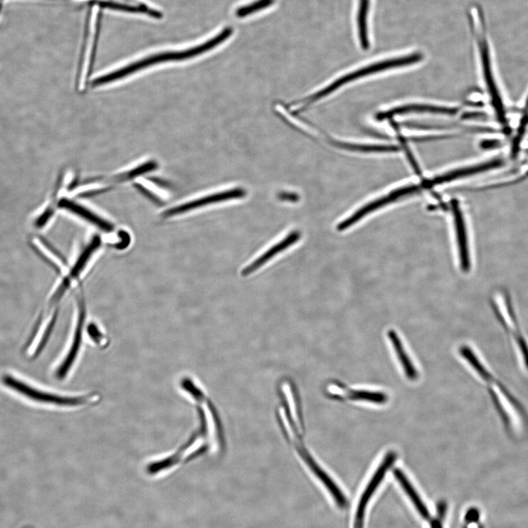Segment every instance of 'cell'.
Here are the masks:
<instances>
[{
  "instance_id": "cb8c5ba5",
  "label": "cell",
  "mask_w": 528,
  "mask_h": 528,
  "mask_svg": "<svg viewBox=\"0 0 528 528\" xmlns=\"http://www.w3.org/2000/svg\"><path fill=\"white\" fill-rule=\"evenodd\" d=\"M100 6L102 8H106L110 9L112 10H117V11H127L130 13H137V12H147L150 14L152 16H154L155 17H161V14L158 12L149 11L148 9L146 7H134V6H129L123 4H119L113 2H100Z\"/></svg>"
},
{
  "instance_id": "d4e9b609",
  "label": "cell",
  "mask_w": 528,
  "mask_h": 528,
  "mask_svg": "<svg viewBox=\"0 0 528 528\" xmlns=\"http://www.w3.org/2000/svg\"><path fill=\"white\" fill-rule=\"evenodd\" d=\"M278 197L280 200L283 201L297 202L299 199L298 196L293 194H281Z\"/></svg>"
},
{
  "instance_id": "603a6c76",
  "label": "cell",
  "mask_w": 528,
  "mask_h": 528,
  "mask_svg": "<svg viewBox=\"0 0 528 528\" xmlns=\"http://www.w3.org/2000/svg\"><path fill=\"white\" fill-rule=\"evenodd\" d=\"M274 2L275 0H258V1H255L252 4L239 8L236 11V16L238 18H244L255 13L256 11L270 7L274 4Z\"/></svg>"
},
{
  "instance_id": "d6986e66",
  "label": "cell",
  "mask_w": 528,
  "mask_h": 528,
  "mask_svg": "<svg viewBox=\"0 0 528 528\" xmlns=\"http://www.w3.org/2000/svg\"><path fill=\"white\" fill-rule=\"evenodd\" d=\"M389 334V339L395 349L399 361L407 378L411 380L416 379L418 376L416 370L411 361L409 356L406 353L401 339L398 338L396 332L394 330H391Z\"/></svg>"
},
{
  "instance_id": "9a60e30c",
  "label": "cell",
  "mask_w": 528,
  "mask_h": 528,
  "mask_svg": "<svg viewBox=\"0 0 528 528\" xmlns=\"http://www.w3.org/2000/svg\"><path fill=\"white\" fill-rule=\"evenodd\" d=\"M300 237V232L297 231H292L289 234V236H287L284 239H283L282 241L274 245L265 253H263L255 261L250 263L248 267L243 270L242 275L244 277H246L253 273L258 269L263 266L268 261L271 260L275 255L297 243Z\"/></svg>"
},
{
  "instance_id": "484cf974",
  "label": "cell",
  "mask_w": 528,
  "mask_h": 528,
  "mask_svg": "<svg viewBox=\"0 0 528 528\" xmlns=\"http://www.w3.org/2000/svg\"><path fill=\"white\" fill-rule=\"evenodd\" d=\"M499 146V142L497 140H485L481 144V147L485 149H494Z\"/></svg>"
},
{
  "instance_id": "3957f363",
  "label": "cell",
  "mask_w": 528,
  "mask_h": 528,
  "mask_svg": "<svg viewBox=\"0 0 528 528\" xmlns=\"http://www.w3.org/2000/svg\"><path fill=\"white\" fill-rule=\"evenodd\" d=\"M471 30L476 38L480 58L482 64L483 74L492 104L498 121L503 125L507 124L506 112L500 91L495 79L492 65L490 46L487 37L485 16L480 6H473L468 13Z\"/></svg>"
},
{
  "instance_id": "2e32d148",
  "label": "cell",
  "mask_w": 528,
  "mask_h": 528,
  "mask_svg": "<svg viewBox=\"0 0 528 528\" xmlns=\"http://www.w3.org/2000/svg\"><path fill=\"white\" fill-rule=\"evenodd\" d=\"M458 112V109L437 107L424 105H410L395 107L386 112L380 113L377 117L379 120L392 117L395 115L408 114L411 112H429L435 114L454 115Z\"/></svg>"
},
{
  "instance_id": "83f0119b",
  "label": "cell",
  "mask_w": 528,
  "mask_h": 528,
  "mask_svg": "<svg viewBox=\"0 0 528 528\" xmlns=\"http://www.w3.org/2000/svg\"><path fill=\"white\" fill-rule=\"evenodd\" d=\"M525 107H526V110H528V97H527V98L526 100Z\"/></svg>"
},
{
  "instance_id": "e0dca14e",
  "label": "cell",
  "mask_w": 528,
  "mask_h": 528,
  "mask_svg": "<svg viewBox=\"0 0 528 528\" xmlns=\"http://www.w3.org/2000/svg\"><path fill=\"white\" fill-rule=\"evenodd\" d=\"M370 5L371 0H359L357 16V30L359 42L364 51H367L370 46L368 31Z\"/></svg>"
},
{
  "instance_id": "ffe728a7",
  "label": "cell",
  "mask_w": 528,
  "mask_h": 528,
  "mask_svg": "<svg viewBox=\"0 0 528 528\" xmlns=\"http://www.w3.org/2000/svg\"><path fill=\"white\" fill-rule=\"evenodd\" d=\"M394 475L403 489L407 493L408 496L411 498L412 501L414 503V505L416 506V509H418L422 517L425 519H429L430 514L426 507L424 506L423 502L421 501L420 497L416 493L413 487L409 482V480L406 478L403 472L399 469H396L394 470Z\"/></svg>"
},
{
  "instance_id": "30bf717a",
  "label": "cell",
  "mask_w": 528,
  "mask_h": 528,
  "mask_svg": "<svg viewBox=\"0 0 528 528\" xmlns=\"http://www.w3.org/2000/svg\"><path fill=\"white\" fill-rule=\"evenodd\" d=\"M396 459V455L395 453L391 451L388 453L373 476L371 482L368 485L361 497V501L359 502V507L356 514L354 528H364V520L368 502L378 486L380 485L384 477H385L386 473L395 462Z\"/></svg>"
},
{
  "instance_id": "7a4b0ae2",
  "label": "cell",
  "mask_w": 528,
  "mask_h": 528,
  "mask_svg": "<svg viewBox=\"0 0 528 528\" xmlns=\"http://www.w3.org/2000/svg\"><path fill=\"white\" fill-rule=\"evenodd\" d=\"M233 33L232 28H226L217 36L206 43L191 49L179 52H169L154 55L145 59L134 62L127 66L116 70L111 73L95 79L92 83L93 87L102 86L110 83L119 80L131 75L139 70L149 68L158 63L181 61L193 58L208 52L216 46L225 42Z\"/></svg>"
},
{
  "instance_id": "9c48e42d",
  "label": "cell",
  "mask_w": 528,
  "mask_h": 528,
  "mask_svg": "<svg viewBox=\"0 0 528 528\" xmlns=\"http://www.w3.org/2000/svg\"><path fill=\"white\" fill-rule=\"evenodd\" d=\"M78 301V316L73 336V341H72L70 349L65 356V359H64V361L58 368L56 371V376L60 379L65 378L71 367L73 366L82 344L83 329L86 319V305L83 290L80 292Z\"/></svg>"
},
{
  "instance_id": "8992f818",
  "label": "cell",
  "mask_w": 528,
  "mask_h": 528,
  "mask_svg": "<svg viewBox=\"0 0 528 528\" xmlns=\"http://www.w3.org/2000/svg\"><path fill=\"white\" fill-rule=\"evenodd\" d=\"M101 243V238L99 236H95L90 240V243L81 252L74 265L71 267L68 274L60 280V283L52 292L49 301H48V310L56 308V307L65 295L72 282L76 280L80 276L93 255L100 248Z\"/></svg>"
},
{
  "instance_id": "277c9868",
  "label": "cell",
  "mask_w": 528,
  "mask_h": 528,
  "mask_svg": "<svg viewBox=\"0 0 528 528\" xmlns=\"http://www.w3.org/2000/svg\"><path fill=\"white\" fill-rule=\"evenodd\" d=\"M423 56L420 53H415L400 58H392L374 63L371 65L363 67L344 77L336 80L324 89L315 93L314 95L305 98L300 102L302 104L300 110H304L310 105L319 102L322 99L328 97L332 93L339 90L340 88L357 80L361 79L369 75L379 73L389 69L411 65L421 61Z\"/></svg>"
},
{
  "instance_id": "ba28073f",
  "label": "cell",
  "mask_w": 528,
  "mask_h": 528,
  "mask_svg": "<svg viewBox=\"0 0 528 528\" xmlns=\"http://www.w3.org/2000/svg\"><path fill=\"white\" fill-rule=\"evenodd\" d=\"M246 196V191L243 188H236L221 193L209 195L201 199L189 201L181 205L165 210L162 213L164 220L170 219L176 216L185 213L191 210L197 209L205 206L216 203H221L233 199H243Z\"/></svg>"
},
{
  "instance_id": "7c38bea8",
  "label": "cell",
  "mask_w": 528,
  "mask_h": 528,
  "mask_svg": "<svg viewBox=\"0 0 528 528\" xmlns=\"http://www.w3.org/2000/svg\"><path fill=\"white\" fill-rule=\"evenodd\" d=\"M451 206L458 237L461 268L464 273H468L470 270L471 262L465 221L459 202L453 200Z\"/></svg>"
},
{
  "instance_id": "4316f807",
  "label": "cell",
  "mask_w": 528,
  "mask_h": 528,
  "mask_svg": "<svg viewBox=\"0 0 528 528\" xmlns=\"http://www.w3.org/2000/svg\"><path fill=\"white\" fill-rule=\"evenodd\" d=\"M432 528H442L441 521L437 519L432 522Z\"/></svg>"
},
{
  "instance_id": "f1b7e54d",
  "label": "cell",
  "mask_w": 528,
  "mask_h": 528,
  "mask_svg": "<svg viewBox=\"0 0 528 528\" xmlns=\"http://www.w3.org/2000/svg\"><path fill=\"white\" fill-rule=\"evenodd\" d=\"M26 528H30V527H26Z\"/></svg>"
},
{
  "instance_id": "52a82bcc",
  "label": "cell",
  "mask_w": 528,
  "mask_h": 528,
  "mask_svg": "<svg viewBox=\"0 0 528 528\" xmlns=\"http://www.w3.org/2000/svg\"><path fill=\"white\" fill-rule=\"evenodd\" d=\"M421 189H423L422 185H411L397 189L391 191L390 194L372 201L357 210L348 219L339 223L337 229L339 231H343L361 221L374 211L391 204L401 198L413 195L418 193Z\"/></svg>"
},
{
  "instance_id": "8fae6325",
  "label": "cell",
  "mask_w": 528,
  "mask_h": 528,
  "mask_svg": "<svg viewBox=\"0 0 528 528\" xmlns=\"http://www.w3.org/2000/svg\"><path fill=\"white\" fill-rule=\"evenodd\" d=\"M504 162L500 159H492L477 165L463 167L462 169L447 173L439 177L428 181L422 184L423 188H430L434 186L443 184L455 180L469 177L479 174L485 173L503 166Z\"/></svg>"
},
{
  "instance_id": "44dd1931",
  "label": "cell",
  "mask_w": 528,
  "mask_h": 528,
  "mask_svg": "<svg viewBox=\"0 0 528 528\" xmlns=\"http://www.w3.org/2000/svg\"><path fill=\"white\" fill-rule=\"evenodd\" d=\"M332 144L336 147H339L344 150L355 152H396L398 149L394 147H381V146H367V145H359V144H352L344 142H334L332 141Z\"/></svg>"
},
{
  "instance_id": "7402d4cb",
  "label": "cell",
  "mask_w": 528,
  "mask_h": 528,
  "mask_svg": "<svg viewBox=\"0 0 528 528\" xmlns=\"http://www.w3.org/2000/svg\"><path fill=\"white\" fill-rule=\"evenodd\" d=\"M349 398L351 400L366 401L376 403H384L388 401V396L385 394L368 391H351Z\"/></svg>"
},
{
  "instance_id": "5b68a950",
  "label": "cell",
  "mask_w": 528,
  "mask_h": 528,
  "mask_svg": "<svg viewBox=\"0 0 528 528\" xmlns=\"http://www.w3.org/2000/svg\"><path fill=\"white\" fill-rule=\"evenodd\" d=\"M2 381L9 389L33 401L43 403L56 404L63 406H77L88 403L95 399V396L66 397L44 392L34 389L28 386V384L8 374L3 376Z\"/></svg>"
},
{
  "instance_id": "6da1fadb",
  "label": "cell",
  "mask_w": 528,
  "mask_h": 528,
  "mask_svg": "<svg viewBox=\"0 0 528 528\" xmlns=\"http://www.w3.org/2000/svg\"><path fill=\"white\" fill-rule=\"evenodd\" d=\"M275 418L285 441L310 475L324 485L340 508L347 507V500L332 478L322 467L306 440V427L302 398L297 396H284L278 400Z\"/></svg>"
},
{
  "instance_id": "ac0fdd59",
  "label": "cell",
  "mask_w": 528,
  "mask_h": 528,
  "mask_svg": "<svg viewBox=\"0 0 528 528\" xmlns=\"http://www.w3.org/2000/svg\"><path fill=\"white\" fill-rule=\"evenodd\" d=\"M507 305L508 308V314L512 322V326L506 328V329L509 330L511 332L515 342L517 344L519 350L523 359L524 365L528 371V344L523 336V334L520 330L517 320L516 319L512 302L509 300V299H507Z\"/></svg>"
},
{
  "instance_id": "4fadbf2b",
  "label": "cell",
  "mask_w": 528,
  "mask_h": 528,
  "mask_svg": "<svg viewBox=\"0 0 528 528\" xmlns=\"http://www.w3.org/2000/svg\"><path fill=\"white\" fill-rule=\"evenodd\" d=\"M57 208L58 209L65 210L78 216V217L85 221L97 227L103 232L110 233L114 231V225L112 223L74 201L65 198L59 199L58 196Z\"/></svg>"
},
{
  "instance_id": "5bb4252c",
  "label": "cell",
  "mask_w": 528,
  "mask_h": 528,
  "mask_svg": "<svg viewBox=\"0 0 528 528\" xmlns=\"http://www.w3.org/2000/svg\"><path fill=\"white\" fill-rule=\"evenodd\" d=\"M63 174H60L53 195L49 201L37 210L31 217L32 227L38 231H42L49 226L53 220L57 208V199L62 184Z\"/></svg>"
}]
</instances>
